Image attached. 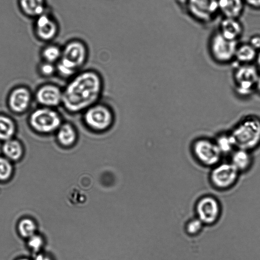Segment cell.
I'll list each match as a JSON object with an SVG mask.
<instances>
[{
	"label": "cell",
	"mask_w": 260,
	"mask_h": 260,
	"mask_svg": "<svg viewBox=\"0 0 260 260\" xmlns=\"http://www.w3.org/2000/svg\"><path fill=\"white\" fill-rule=\"evenodd\" d=\"M230 134L236 148L251 151L260 145V118L250 115L242 119Z\"/></svg>",
	"instance_id": "7a4b0ae2"
},
{
	"label": "cell",
	"mask_w": 260,
	"mask_h": 260,
	"mask_svg": "<svg viewBox=\"0 0 260 260\" xmlns=\"http://www.w3.org/2000/svg\"><path fill=\"white\" fill-rule=\"evenodd\" d=\"M36 226L34 222L28 218L21 220L18 224L20 235L25 238H29L35 234Z\"/></svg>",
	"instance_id": "cb8c5ba5"
},
{
	"label": "cell",
	"mask_w": 260,
	"mask_h": 260,
	"mask_svg": "<svg viewBox=\"0 0 260 260\" xmlns=\"http://www.w3.org/2000/svg\"><path fill=\"white\" fill-rule=\"evenodd\" d=\"M205 225L197 217L189 220L185 226L186 233L189 236H194L199 234Z\"/></svg>",
	"instance_id": "d4e9b609"
},
{
	"label": "cell",
	"mask_w": 260,
	"mask_h": 260,
	"mask_svg": "<svg viewBox=\"0 0 260 260\" xmlns=\"http://www.w3.org/2000/svg\"><path fill=\"white\" fill-rule=\"evenodd\" d=\"M61 55L59 49L55 46L46 47L42 52L44 58L48 62L52 63L59 59Z\"/></svg>",
	"instance_id": "484cf974"
},
{
	"label": "cell",
	"mask_w": 260,
	"mask_h": 260,
	"mask_svg": "<svg viewBox=\"0 0 260 260\" xmlns=\"http://www.w3.org/2000/svg\"><path fill=\"white\" fill-rule=\"evenodd\" d=\"M40 70L42 74L45 76H50L52 75L56 70H55V68L52 63L47 62L41 66Z\"/></svg>",
	"instance_id": "f1b7e54d"
},
{
	"label": "cell",
	"mask_w": 260,
	"mask_h": 260,
	"mask_svg": "<svg viewBox=\"0 0 260 260\" xmlns=\"http://www.w3.org/2000/svg\"><path fill=\"white\" fill-rule=\"evenodd\" d=\"M12 166L9 160L3 157H0V180L8 179L12 173Z\"/></svg>",
	"instance_id": "4316f807"
},
{
	"label": "cell",
	"mask_w": 260,
	"mask_h": 260,
	"mask_svg": "<svg viewBox=\"0 0 260 260\" xmlns=\"http://www.w3.org/2000/svg\"><path fill=\"white\" fill-rule=\"evenodd\" d=\"M259 74L256 67L250 64H240L234 72V79L237 94L242 97L251 95Z\"/></svg>",
	"instance_id": "52a82bcc"
},
{
	"label": "cell",
	"mask_w": 260,
	"mask_h": 260,
	"mask_svg": "<svg viewBox=\"0 0 260 260\" xmlns=\"http://www.w3.org/2000/svg\"><path fill=\"white\" fill-rule=\"evenodd\" d=\"M219 32L225 38L238 41L243 32V27L238 19L224 17L220 24Z\"/></svg>",
	"instance_id": "9a60e30c"
},
{
	"label": "cell",
	"mask_w": 260,
	"mask_h": 260,
	"mask_svg": "<svg viewBox=\"0 0 260 260\" xmlns=\"http://www.w3.org/2000/svg\"><path fill=\"white\" fill-rule=\"evenodd\" d=\"M255 91L260 94V74L259 75L255 83Z\"/></svg>",
	"instance_id": "d6a6232c"
},
{
	"label": "cell",
	"mask_w": 260,
	"mask_h": 260,
	"mask_svg": "<svg viewBox=\"0 0 260 260\" xmlns=\"http://www.w3.org/2000/svg\"><path fill=\"white\" fill-rule=\"evenodd\" d=\"M187 7L193 18L203 22L212 20L219 12L217 0H187Z\"/></svg>",
	"instance_id": "8fae6325"
},
{
	"label": "cell",
	"mask_w": 260,
	"mask_h": 260,
	"mask_svg": "<svg viewBox=\"0 0 260 260\" xmlns=\"http://www.w3.org/2000/svg\"><path fill=\"white\" fill-rule=\"evenodd\" d=\"M16 132V126L13 119L5 115H0V140L11 139Z\"/></svg>",
	"instance_id": "7402d4cb"
},
{
	"label": "cell",
	"mask_w": 260,
	"mask_h": 260,
	"mask_svg": "<svg viewBox=\"0 0 260 260\" xmlns=\"http://www.w3.org/2000/svg\"><path fill=\"white\" fill-rule=\"evenodd\" d=\"M86 50L78 42L68 44L61 53L56 69L64 78H72L79 73L86 59Z\"/></svg>",
	"instance_id": "3957f363"
},
{
	"label": "cell",
	"mask_w": 260,
	"mask_h": 260,
	"mask_svg": "<svg viewBox=\"0 0 260 260\" xmlns=\"http://www.w3.org/2000/svg\"><path fill=\"white\" fill-rule=\"evenodd\" d=\"M196 217L205 225H212L219 219L221 207L219 201L214 197L206 195L199 198L195 205Z\"/></svg>",
	"instance_id": "30bf717a"
},
{
	"label": "cell",
	"mask_w": 260,
	"mask_h": 260,
	"mask_svg": "<svg viewBox=\"0 0 260 260\" xmlns=\"http://www.w3.org/2000/svg\"><path fill=\"white\" fill-rule=\"evenodd\" d=\"M245 4H247L248 5L254 7L258 8L260 7V0H243Z\"/></svg>",
	"instance_id": "4dcf8cb0"
},
{
	"label": "cell",
	"mask_w": 260,
	"mask_h": 260,
	"mask_svg": "<svg viewBox=\"0 0 260 260\" xmlns=\"http://www.w3.org/2000/svg\"><path fill=\"white\" fill-rule=\"evenodd\" d=\"M191 148L193 156L203 166L212 168L220 162L222 154L214 141L198 139L193 143Z\"/></svg>",
	"instance_id": "8992f818"
},
{
	"label": "cell",
	"mask_w": 260,
	"mask_h": 260,
	"mask_svg": "<svg viewBox=\"0 0 260 260\" xmlns=\"http://www.w3.org/2000/svg\"><path fill=\"white\" fill-rule=\"evenodd\" d=\"M62 90L57 85L47 84L41 86L36 93L38 102L47 107H57L62 103Z\"/></svg>",
	"instance_id": "7c38bea8"
},
{
	"label": "cell",
	"mask_w": 260,
	"mask_h": 260,
	"mask_svg": "<svg viewBox=\"0 0 260 260\" xmlns=\"http://www.w3.org/2000/svg\"><path fill=\"white\" fill-rule=\"evenodd\" d=\"M56 30L55 23L48 16L43 14L38 16L36 31L39 38L43 40H49L54 37Z\"/></svg>",
	"instance_id": "e0dca14e"
},
{
	"label": "cell",
	"mask_w": 260,
	"mask_h": 260,
	"mask_svg": "<svg viewBox=\"0 0 260 260\" xmlns=\"http://www.w3.org/2000/svg\"><path fill=\"white\" fill-rule=\"evenodd\" d=\"M238 46V41L229 40L218 31L211 38L210 52L216 61L225 63L235 59Z\"/></svg>",
	"instance_id": "9c48e42d"
},
{
	"label": "cell",
	"mask_w": 260,
	"mask_h": 260,
	"mask_svg": "<svg viewBox=\"0 0 260 260\" xmlns=\"http://www.w3.org/2000/svg\"><path fill=\"white\" fill-rule=\"evenodd\" d=\"M83 121L91 131L103 133L113 126L115 117L112 110L107 105L99 102L83 112Z\"/></svg>",
	"instance_id": "277c9868"
},
{
	"label": "cell",
	"mask_w": 260,
	"mask_h": 260,
	"mask_svg": "<svg viewBox=\"0 0 260 260\" xmlns=\"http://www.w3.org/2000/svg\"><path fill=\"white\" fill-rule=\"evenodd\" d=\"M103 87V78L97 71H80L71 78L62 89L61 105L70 113L83 112L98 103Z\"/></svg>",
	"instance_id": "6da1fadb"
},
{
	"label": "cell",
	"mask_w": 260,
	"mask_h": 260,
	"mask_svg": "<svg viewBox=\"0 0 260 260\" xmlns=\"http://www.w3.org/2000/svg\"><path fill=\"white\" fill-rule=\"evenodd\" d=\"M43 244L42 238L39 235L34 234L28 238V245L34 251H38Z\"/></svg>",
	"instance_id": "83f0119b"
},
{
	"label": "cell",
	"mask_w": 260,
	"mask_h": 260,
	"mask_svg": "<svg viewBox=\"0 0 260 260\" xmlns=\"http://www.w3.org/2000/svg\"><path fill=\"white\" fill-rule=\"evenodd\" d=\"M240 173L230 162H219L212 168L209 174L210 182L218 190L231 188L237 183Z\"/></svg>",
	"instance_id": "ba28073f"
},
{
	"label": "cell",
	"mask_w": 260,
	"mask_h": 260,
	"mask_svg": "<svg viewBox=\"0 0 260 260\" xmlns=\"http://www.w3.org/2000/svg\"><path fill=\"white\" fill-rule=\"evenodd\" d=\"M34 260H52L51 258L46 255L43 254H38Z\"/></svg>",
	"instance_id": "1f68e13d"
},
{
	"label": "cell",
	"mask_w": 260,
	"mask_h": 260,
	"mask_svg": "<svg viewBox=\"0 0 260 260\" xmlns=\"http://www.w3.org/2000/svg\"><path fill=\"white\" fill-rule=\"evenodd\" d=\"M256 55V50L249 43H245L238 45L235 59L240 64H250L255 60Z\"/></svg>",
	"instance_id": "d6986e66"
},
{
	"label": "cell",
	"mask_w": 260,
	"mask_h": 260,
	"mask_svg": "<svg viewBox=\"0 0 260 260\" xmlns=\"http://www.w3.org/2000/svg\"><path fill=\"white\" fill-rule=\"evenodd\" d=\"M2 149L5 156L9 160H17L23 154V147L17 140L10 139L4 142Z\"/></svg>",
	"instance_id": "ffe728a7"
},
{
	"label": "cell",
	"mask_w": 260,
	"mask_h": 260,
	"mask_svg": "<svg viewBox=\"0 0 260 260\" xmlns=\"http://www.w3.org/2000/svg\"><path fill=\"white\" fill-rule=\"evenodd\" d=\"M78 132L76 127L70 122H62L56 131L57 143L64 148L73 147L77 142Z\"/></svg>",
	"instance_id": "5bb4252c"
},
{
	"label": "cell",
	"mask_w": 260,
	"mask_h": 260,
	"mask_svg": "<svg viewBox=\"0 0 260 260\" xmlns=\"http://www.w3.org/2000/svg\"><path fill=\"white\" fill-rule=\"evenodd\" d=\"M256 64L258 67L260 68V50L258 53H257L256 59Z\"/></svg>",
	"instance_id": "836d02e7"
},
{
	"label": "cell",
	"mask_w": 260,
	"mask_h": 260,
	"mask_svg": "<svg viewBox=\"0 0 260 260\" xmlns=\"http://www.w3.org/2000/svg\"><path fill=\"white\" fill-rule=\"evenodd\" d=\"M249 44L256 50L260 49V36H254L251 37Z\"/></svg>",
	"instance_id": "f546056e"
},
{
	"label": "cell",
	"mask_w": 260,
	"mask_h": 260,
	"mask_svg": "<svg viewBox=\"0 0 260 260\" xmlns=\"http://www.w3.org/2000/svg\"><path fill=\"white\" fill-rule=\"evenodd\" d=\"M31 100L29 90L23 86L13 89L9 95L8 105L14 112L20 113L28 107Z\"/></svg>",
	"instance_id": "4fadbf2b"
},
{
	"label": "cell",
	"mask_w": 260,
	"mask_h": 260,
	"mask_svg": "<svg viewBox=\"0 0 260 260\" xmlns=\"http://www.w3.org/2000/svg\"><path fill=\"white\" fill-rule=\"evenodd\" d=\"M29 121L30 125L36 131L43 134L56 132L62 123L59 113L48 107L39 108L33 111Z\"/></svg>",
	"instance_id": "5b68a950"
},
{
	"label": "cell",
	"mask_w": 260,
	"mask_h": 260,
	"mask_svg": "<svg viewBox=\"0 0 260 260\" xmlns=\"http://www.w3.org/2000/svg\"><path fill=\"white\" fill-rule=\"evenodd\" d=\"M222 155L231 154L236 146L230 133H222L214 140Z\"/></svg>",
	"instance_id": "603a6c76"
},
{
	"label": "cell",
	"mask_w": 260,
	"mask_h": 260,
	"mask_svg": "<svg viewBox=\"0 0 260 260\" xmlns=\"http://www.w3.org/2000/svg\"><path fill=\"white\" fill-rule=\"evenodd\" d=\"M219 12L225 18H236L242 14L245 3L243 0H217Z\"/></svg>",
	"instance_id": "ac0fdd59"
},
{
	"label": "cell",
	"mask_w": 260,
	"mask_h": 260,
	"mask_svg": "<svg viewBox=\"0 0 260 260\" xmlns=\"http://www.w3.org/2000/svg\"><path fill=\"white\" fill-rule=\"evenodd\" d=\"M252 162L253 158L250 151L236 148L231 154L230 162L240 173L248 171Z\"/></svg>",
	"instance_id": "2e32d148"
},
{
	"label": "cell",
	"mask_w": 260,
	"mask_h": 260,
	"mask_svg": "<svg viewBox=\"0 0 260 260\" xmlns=\"http://www.w3.org/2000/svg\"><path fill=\"white\" fill-rule=\"evenodd\" d=\"M17 260H30V259L27 258H19Z\"/></svg>",
	"instance_id": "e575fe53"
},
{
	"label": "cell",
	"mask_w": 260,
	"mask_h": 260,
	"mask_svg": "<svg viewBox=\"0 0 260 260\" xmlns=\"http://www.w3.org/2000/svg\"><path fill=\"white\" fill-rule=\"evenodd\" d=\"M22 11L29 16H39L44 10V0H19Z\"/></svg>",
	"instance_id": "44dd1931"
}]
</instances>
